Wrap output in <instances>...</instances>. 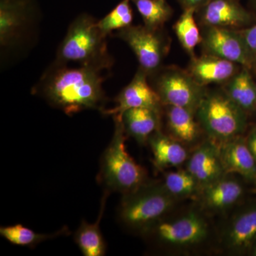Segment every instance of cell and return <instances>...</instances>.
<instances>
[{
	"label": "cell",
	"instance_id": "cell-12",
	"mask_svg": "<svg viewBox=\"0 0 256 256\" xmlns=\"http://www.w3.org/2000/svg\"><path fill=\"white\" fill-rule=\"evenodd\" d=\"M202 26L240 30L252 26L254 18L238 0H210L196 12Z\"/></svg>",
	"mask_w": 256,
	"mask_h": 256
},
{
	"label": "cell",
	"instance_id": "cell-33",
	"mask_svg": "<svg viewBox=\"0 0 256 256\" xmlns=\"http://www.w3.org/2000/svg\"><path fill=\"white\" fill-rule=\"evenodd\" d=\"M252 4H254V6L256 8V0H252Z\"/></svg>",
	"mask_w": 256,
	"mask_h": 256
},
{
	"label": "cell",
	"instance_id": "cell-27",
	"mask_svg": "<svg viewBox=\"0 0 256 256\" xmlns=\"http://www.w3.org/2000/svg\"><path fill=\"white\" fill-rule=\"evenodd\" d=\"M131 0H122L109 14L98 20V26L106 37L112 36V32L119 31L132 25L133 14Z\"/></svg>",
	"mask_w": 256,
	"mask_h": 256
},
{
	"label": "cell",
	"instance_id": "cell-4",
	"mask_svg": "<svg viewBox=\"0 0 256 256\" xmlns=\"http://www.w3.org/2000/svg\"><path fill=\"white\" fill-rule=\"evenodd\" d=\"M196 116L210 140L220 144L242 137L246 130L248 114L222 89L212 92L207 90Z\"/></svg>",
	"mask_w": 256,
	"mask_h": 256
},
{
	"label": "cell",
	"instance_id": "cell-1",
	"mask_svg": "<svg viewBox=\"0 0 256 256\" xmlns=\"http://www.w3.org/2000/svg\"><path fill=\"white\" fill-rule=\"evenodd\" d=\"M102 72L88 67H69L54 60L32 88L50 106L72 116L86 110H104L107 98Z\"/></svg>",
	"mask_w": 256,
	"mask_h": 256
},
{
	"label": "cell",
	"instance_id": "cell-10",
	"mask_svg": "<svg viewBox=\"0 0 256 256\" xmlns=\"http://www.w3.org/2000/svg\"><path fill=\"white\" fill-rule=\"evenodd\" d=\"M26 0L0 1V45L4 50H13L26 41L34 28Z\"/></svg>",
	"mask_w": 256,
	"mask_h": 256
},
{
	"label": "cell",
	"instance_id": "cell-34",
	"mask_svg": "<svg viewBox=\"0 0 256 256\" xmlns=\"http://www.w3.org/2000/svg\"><path fill=\"white\" fill-rule=\"evenodd\" d=\"M252 192H254V193H256V188H254V190H252Z\"/></svg>",
	"mask_w": 256,
	"mask_h": 256
},
{
	"label": "cell",
	"instance_id": "cell-16",
	"mask_svg": "<svg viewBox=\"0 0 256 256\" xmlns=\"http://www.w3.org/2000/svg\"><path fill=\"white\" fill-rule=\"evenodd\" d=\"M226 174H237L256 188V161L246 139L238 137L218 144Z\"/></svg>",
	"mask_w": 256,
	"mask_h": 256
},
{
	"label": "cell",
	"instance_id": "cell-3",
	"mask_svg": "<svg viewBox=\"0 0 256 256\" xmlns=\"http://www.w3.org/2000/svg\"><path fill=\"white\" fill-rule=\"evenodd\" d=\"M114 136L101 160L100 181L107 191L126 194L146 183V174L142 166L130 156L126 148V133L120 114L112 116Z\"/></svg>",
	"mask_w": 256,
	"mask_h": 256
},
{
	"label": "cell",
	"instance_id": "cell-32",
	"mask_svg": "<svg viewBox=\"0 0 256 256\" xmlns=\"http://www.w3.org/2000/svg\"><path fill=\"white\" fill-rule=\"evenodd\" d=\"M252 70H255L256 72V58L254 60V64H252Z\"/></svg>",
	"mask_w": 256,
	"mask_h": 256
},
{
	"label": "cell",
	"instance_id": "cell-36",
	"mask_svg": "<svg viewBox=\"0 0 256 256\" xmlns=\"http://www.w3.org/2000/svg\"><path fill=\"white\" fill-rule=\"evenodd\" d=\"M255 129H256V127Z\"/></svg>",
	"mask_w": 256,
	"mask_h": 256
},
{
	"label": "cell",
	"instance_id": "cell-5",
	"mask_svg": "<svg viewBox=\"0 0 256 256\" xmlns=\"http://www.w3.org/2000/svg\"><path fill=\"white\" fill-rule=\"evenodd\" d=\"M176 200L164 184L144 183L124 194L120 218L128 228L143 232L162 220L172 208Z\"/></svg>",
	"mask_w": 256,
	"mask_h": 256
},
{
	"label": "cell",
	"instance_id": "cell-30",
	"mask_svg": "<svg viewBox=\"0 0 256 256\" xmlns=\"http://www.w3.org/2000/svg\"><path fill=\"white\" fill-rule=\"evenodd\" d=\"M246 142L249 149L256 161V129H254L246 138Z\"/></svg>",
	"mask_w": 256,
	"mask_h": 256
},
{
	"label": "cell",
	"instance_id": "cell-29",
	"mask_svg": "<svg viewBox=\"0 0 256 256\" xmlns=\"http://www.w3.org/2000/svg\"><path fill=\"white\" fill-rule=\"evenodd\" d=\"M178 1L181 4L184 10L194 8L197 11L204 5L206 4L210 0H178Z\"/></svg>",
	"mask_w": 256,
	"mask_h": 256
},
{
	"label": "cell",
	"instance_id": "cell-17",
	"mask_svg": "<svg viewBox=\"0 0 256 256\" xmlns=\"http://www.w3.org/2000/svg\"><path fill=\"white\" fill-rule=\"evenodd\" d=\"M201 191L203 206L212 212H222L240 201L246 190L242 182L226 174Z\"/></svg>",
	"mask_w": 256,
	"mask_h": 256
},
{
	"label": "cell",
	"instance_id": "cell-24",
	"mask_svg": "<svg viewBox=\"0 0 256 256\" xmlns=\"http://www.w3.org/2000/svg\"><path fill=\"white\" fill-rule=\"evenodd\" d=\"M142 16L143 23L152 30H162L173 14L168 0H131Z\"/></svg>",
	"mask_w": 256,
	"mask_h": 256
},
{
	"label": "cell",
	"instance_id": "cell-22",
	"mask_svg": "<svg viewBox=\"0 0 256 256\" xmlns=\"http://www.w3.org/2000/svg\"><path fill=\"white\" fill-rule=\"evenodd\" d=\"M108 195V194L106 192V196H104L101 204L100 214L96 223L89 224L86 220H82V223L76 234V242L85 256L105 255L106 244L101 234L100 223L104 214Z\"/></svg>",
	"mask_w": 256,
	"mask_h": 256
},
{
	"label": "cell",
	"instance_id": "cell-6",
	"mask_svg": "<svg viewBox=\"0 0 256 256\" xmlns=\"http://www.w3.org/2000/svg\"><path fill=\"white\" fill-rule=\"evenodd\" d=\"M148 78L163 106H178L196 112L207 92L206 87L198 84L188 70L173 66L162 67Z\"/></svg>",
	"mask_w": 256,
	"mask_h": 256
},
{
	"label": "cell",
	"instance_id": "cell-19",
	"mask_svg": "<svg viewBox=\"0 0 256 256\" xmlns=\"http://www.w3.org/2000/svg\"><path fill=\"white\" fill-rule=\"evenodd\" d=\"M127 134L143 144L160 127L161 112L152 109L139 108H131L120 114Z\"/></svg>",
	"mask_w": 256,
	"mask_h": 256
},
{
	"label": "cell",
	"instance_id": "cell-26",
	"mask_svg": "<svg viewBox=\"0 0 256 256\" xmlns=\"http://www.w3.org/2000/svg\"><path fill=\"white\" fill-rule=\"evenodd\" d=\"M163 184L176 198L194 196L202 190L200 184L188 170L166 173Z\"/></svg>",
	"mask_w": 256,
	"mask_h": 256
},
{
	"label": "cell",
	"instance_id": "cell-13",
	"mask_svg": "<svg viewBox=\"0 0 256 256\" xmlns=\"http://www.w3.org/2000/svg\"><path fill=\"white\" fill-rule=\"evenodd\" d=\"M256 242V201L242 208L224 232L223 244L234 255H248Z\"/></svg>",
	"mask_w": 256,
	"mask_h": 256
},
{
	"label": "cell",
	"instance_id": "cell-35",
	"mask_svg": "<svg viewBox=\"0 0 256 256\" xmlns=\"http://www.w3.org/2000/svg\"></svg>",
	"mask_w": 256,
	"mask_h": 256
},
{
	"label": "cell",
	"instance_id": "cell-2",
	"mask_svg": "<svg viewBox=\"0 0 256 256\" xmlns=\"http://www.w3.org/2000/svg\"><path fill=\"white\" fill-rule=\"evenodd\" d=\"M98 20L82 14L72 22L57 50L56 62L100 70H110L114 58L108 48L107 37L98 26Z\"/></svg>",
	"mask_w": 256,
	"mask_h": 256
},
{
	"label": "cell",
	"instance_id": "cell-15",
	"mask_svg": "<svg viewBox=\"0 0 256 256\" xmlns=\"http://www.w3.org/2000/svg\"><path fill=\"white\" fill-rule=\"evenodd\" d=\"M238 64L216 56L204 54L191 58L188 68L190 75L198 84H225L240 70Z\"/></svg>",
	"mask_w": 256,
	"mask_h": 256
},
{
	"label": "cell",
	"instance_id": "cell-7",
	"mask_svg": "<svg viewBox=\"0 0 256 256\" xmlns=\"http://www.w3.org/2000/svg\"><path fill=\"white\" fill-rule=\"evenodd\" d=\"M142 233L164 246L185 248L206 240L208 224L200 212L192 210L174 220L162 218Z\"/></svg>",
	"mask_w": 256,
	"mask_h": 256
},
{
	"label": "cell",
	"instance_id": "cell-25",
	"mask_svg": "<svg viewBox=\"0 0 256 256\" xmlns=\"http://www.w3.org/2000/svg\"><path fill=\"white\" fill-rule=\"evenodd\" d=\"M68 230L65 227L54 234H38L28 227L24 226L22 224H15L9 226H2L0 234L3 238L14 245L32 247L44 240L64 235Z\"/></svg>",
	"mask_w": 256,
	"mask_h": 256
},
{
	"label": "cell",
	"instance_id": "cell-18",
	"mask_svg": "<svg viewBox=\"0 0 256 256\" xmlns=\"http://www.w3.org/2000/svg\"><path fill=\"white\" fill-rule=\"evenodd\" d=\"M166 124L172 136L184 144H192L198 139L202 129L196 112L185 108L164 106Z\"/></svg>",
	"mask_w": 256,
	"mask_h": 256
},
{
	"label": "cell",
	"instance_id": "cell-28",
	"mask_svg": "<svg viewBox=\"0 0 256 256\" xmlns=\"http://www.w3.org/2000/svg\"><path fill=\"white\" fill-rule=\"evenodd\" d=\"M240 32L249 50L256 57V24L248 28L240 30Z\"/></svg>",
	"mask_w": 256,
	"mask_h": 256
},
{
	"label": "cell",
	"instance_id": "cell-23",
	"mask_svg": "<svg viewBox=\"0 0 256 256\" xmlns=\"http://www.w3.org/2000/svg\"><path fill=\"white\" fill-rule=\"evenodd\" d=\"M196 12L194 8L184 10L173 26L180 44L191 58L196 56L195 48L201 44L202 38L195 18Z\"/></svg>",
	"mask_w": 256,
	"mask_h": 256
},
{
	"label": "cell",
	"instance_id": "cell-14",
	"mask_svg": "<svg viewBox=\"0 0 256 256\" xmlns=\"http://www.w3.org/2000/svg\"><path fill=\"white\" fill-rule=\"evenodd\" d=\"M186 170L202 190L226 174L220 156V146L212 140L197 148L188 158Z\"/></svg>",
	"mask_w": 256,
	"mask_h": 256
},
{
	"label": "cell",
	"instance_id": "cell-31",
	"mask_svg": "<svg viewBox=\"0 0 256 256\" xmlns=\"http://www.w3.org/2000/svg\"><path fill=\"white\" fill-rule=\"evenodd\" d=\"M247 256H256V242H255V244L252 245L250 252H248Z\"/></svg>",
	"mask_w": 256,
	"mask_h": 256
},
{
	"label": "cell",
	"instance_id": "cell-11",
	"mask_svg": "<svg viewBox=\"0 0 256 256\" xmlns=\"http://www.w3.org/2000/svg\"><path fill=\"white\" fill-rule=\"evenodd\" d=\"M114 101L116 105L114 108L101 111L104 116L122 114L129 109L139 108L161 112L163 106L149 82L148 74L141 68L138 69L132 80L120 92Z\"/></svg>",
	"mask_w": 256,
	"mask_h": 256
},
{
	"label": "cell",
	"instance_id": "cell-21",
	"mask_svg": "<svg viewBox=\"0 0 256 256\" xmlns=\"http://www.w3.org/2000/svg\"><path fill=\"white\" fill-rule=\"evenodd\" d=\"M250 70L242 67L228 82L223 90L248 114L256 111V88Z\"/></svg>",
	"mask_w": 256,
	"mask_h": 256
},
{
	"label": "cell",
	"instance_id": "cell-8",
	"mask_svg": "<svg viewBox=\"0 0 256 256\" xmlns=\"http://www.w3.org/2000/svg\"><path fill=\"white\" fill-rule=\"evenodd\" d=\"M132 50L137 57L140 68L152 75L162 67L163 60L169 52L170 42L162 30H152L143 25H130L114 34Z\"/></svg>",
	"mask_w": 256,
	"mask_h": 256
},
{
	"label": "cell",
	"instance_id": "cell-20",
	"mask_svg": "<svg viewBox=\"0 0 256 256\" xmlns=\"http://www.w3.org/2000/svg\"><path fill=\"white\" fill-rule=\"evenodd\" d=\"M152 151L154 164L164 170L182 164L188 158L186 150L176 140L156 131L148 140Z\"/></svg>",
	"mask_w": 256,
	"mask_h": 256
},
{
	"label": "cell",
	"instance_id": "cell-9",
	"mask_svg": "<svg viewBox=\"0 0 256 256\" xmlns=\"http://www.w3.org/2000/svg\"><path fill=\"white\" fill-rule=\"evenodd\" d=\"M202 45L205 54L230 60L252 70L256 57L248 47L240 30L203 26Z\"/></svg>",
	"mask_w": 256,
	"mask_h": 256
}]
</instances>
